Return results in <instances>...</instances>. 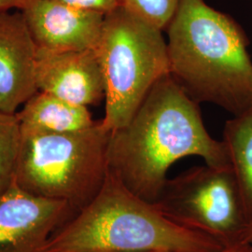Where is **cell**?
Returning <instances> with one entry per match:
<instances>
[{
    "label": "cell",
    "instance_id": "e0dca14e",
    "mask_svg": "<svg viewBox=\"0 0 252 252\" xmlns=\"http://www.w3.org/2000/svg\"><path fill=\"white\" fill-rule=\"evenodd\" d=\"M210 252H252V244L244 242L232 247L221 248L220 250Z\"/></svg>",
    "mask_w": 252,
    "mask_h": 252
},
{
    "label": "cell",
    "instance_id": "277c9868",
    "mask_svg": "<svg viewBox=\"0 0 252 252\" xmlns=\"http://www.w3.org/2000/svg\"><path fill=\"white\" fill-rule=\"evenodd\" d=\"M109 136L101 120L70 133L22 129L14 183L36 196L63 201L78 213L107 178Z\"/></svg>",
    "mask_w": 252,
    "mask_h": 252
},
{
    "label": "cell",
    "instance_id": "8fae6325",
    "mask_svg": "<svg viewBox=\"0 0 252 252\" xmlns=\"http://www.w3.org/2000/svg\"><path fill=\"white\" fill-rule=\"evenodd\" d=\"M16 114L22 129L49 133L78 132L96 123L87 107L38 91Z\"/></svg>",
    "mask_w": 252,
    "mask_h": 252
},
{
    "label": "cell",
    "instance_id": "7c38bea8",
    "mask_svg": "<svg viewBox=\"0 0 252 252\" xmlns=\"http://www.w3.org/2000/svg\"><path fill=\"white\" fill-rule=\"evenodd\" d=\"M222 141L252 225V109L226 122Z\"/></svg>",
    "mask_w": 252,
    "mask_h": 252
},
{
    "label": "cell",
    "instance_id": "ba28073f",
    "mask_svg": "<svg viewBox=\"0 0 252 252\" xmlns=\"http://www.w3.org/2000/svg\"><path fill=\"white\" fill-rule=\"evenodd\" d=\"M37 50H96L105 14L54 0H34L21 10Z\"/></svg>",
    "mask_w": 252,
    "mask_h": 252
},
{
    "label": "cell",
    "instance_id": "5b68a950",
    "mask_svg": "<svg viewBox=\"0 0 252 252\" xmlns=\"http://www.w3.org/2000/svg\"><path fill=\"white\" fill-rule=\"evenodd\" d=\"M162 30L119 6L105 14L96 53L105 81L108 131L126 126L154 85L169 75Z\"/></svg>",
    "mask_w": 252,
    "mask_h": 252
},
{
    "label": "cell",
    "instance_id": "7a4b0ae2",
    "mask_svg": "<svg viewBox=\"0 0 252 252\" xmlns=\"http://www.w3.org/2000/svg\"><path fill=\"white\" fill-rule=\"evenodd\" d=\"M165 31L169 76L190 99L234 116L252 109L248 38L234 18L206 0H180Z\"/></svg>",
    "mask_w": 252,
    "mask_h": 252
},
{
    "label": "cell",
    "instance_id": "6da1fadb",
    "mask_svg": "<svg viewBox=\"0 0 252 252\" xmlns=\"http://www.w3.org/2000/svg\"><path fill=\"white\" fill-rule=\"evenodd\" d=\"M198 156L231 168L225 144L208 134L199 109L169 75L158 81L126 126L111 131L108 169L139 197L154 203L173 163Z\"/></svg>",
    "mask_w": 252,
    "mask_h": 252
},
{
    "label": "cell",
    "instance_id": "8992f818",
    "mask_svg": "<svg viewBox=\"0 0 252 252\" xmlns=\"http://www.w3.org/2000/svg\"><path fill=\"white\" fill-rule=\"evenodd\" d=\"M154 204L175 223L223 248L246 242L251 222L232 169L192 167L167 179Z\"/></svg>",
    "mask_w": 252,
    "mask_h": 252
},
{
    "label": "cell",
    "instance_id": "9c48e42d",
    "mask_svg": "<svg viewBox=\"0 0 252 252\" xmlns=\"http://www.w3.org/2000/svg\"><path fill=\"white\" fill-rule=\"evenodd\" d=\"M36 90L82 107L105 99V81L96 50L48 52L36 49Z\"/></svg>",
    "mask_w": 252,
    "mask_h": 252
},
{
    "label": "cell",
    "instance_id": "30bf717a",
    "mask_svg": "<svg viewBox=\"0 0 252 252\" xmlns=\"http://www.w3.org/2000/svg\"><path fill=\"white\" fill-rule=\"evenodd\" d=\"M36 46L21 10L0 11V110L16 113L36 94Z\"/></svg>",
    "mask_w": 252,
    "mask_h": 252
},
{
    "label": "cell",
    "instance_id": "52a82bcc",
    "mask_svg": "<svg viewBox=\"0 0 252 252\" xmlns=\"http://www.w3.org/2000/svg\"><path fill=\"white\" fill-rule=\"evenodd\" d=\"M76 214L63 201L36 196L13 183L0 194V252H42Z\"/></svg>",
    "mask_w": 252,
    "mask_h": 252
},
{
    "label": "cell",
    "instance_id": "ac0fdd59",
    "mask_svg": "<svg viewBox=\"0 0 252 252\" xmlns=\"http://www.w3.org/2000/svg\"><path fill=\"white\" fill-rule=\"evenodd\" d=\"M246 242L252 244V225H251V227L249 228L248 234H247V236H246Z\"/></svg>",
    "mask_w": 252,
    "mask_h": 252
},
{
    "label": "cell",
    "instance_id": "4fadbf2b",
    "mask_svg": "<svg viewBox=\"0 0 252 252\" xmlns=\"http://www.w3.org/2000/svg\"><path fill=\"white\" fill-rule=\"evenodd\" d=\"M21 140L17 114L0 110V194L14 183Z\"/></svg>",
    "mask_w": 252,
    "mask_h": 252
},
{
    "label": "cell",
    "instance_id": "2e32d148",
    "mask_svg": "<svg viewBox=\"0 0 252 252\" xmlns=\"http://www.w3.org/2000/svg\"><path fill=\"white\" fill-rule=\"evenodd\" d=\"M34 0H0V11L22 10Z\"/></svg>",
    "mask_w": 252,
    "mask_h": 252
},
{
    "label": "cell",
    "instance_id": "3957f363",
    "mask_svg": "<svg viewBox=\"0 0 252 252\" xmlns=\"http://www.w3.org/2000/svg\"><path fill=\"white\" fill-rule=\"evenodd\" d=\"M207 234L164 216L108 169L97 195L51 236L42 252H210Z\"/></svg>",
    "mask_w": 252,
    "mask_h": 252
},
{
    "label": "cell",
    "instance_id": "9a60e30c",
    "mask_svg": "<svg viewBox=\"0 0 252 252\" xmlns=\"http://www.w3.org/2000/svg\"><path fill=\"white\" fill-rule=\"evenodd\" d=\"M78 9L97 11L107 14L116 9L119 5L118 0H54Z\"/></svg>",
    "mask_w": 252,
    "mask_h": 252
},
{
    "label": "cell",
    "instance_id": "5bb4252c",
    "mask_svg": "<svg viewBox=\"0 0 252 252\" xmlns=\"http://www.w3.org/2000/svg\"><path fill=\"white\" fill-rule=\"evenodd\" d=\"M119 5L164 31L167 29L180 0H118Z\"/></svg>",
    "mask_w": 252,
    "mask_h": 252
}]
</instances>
